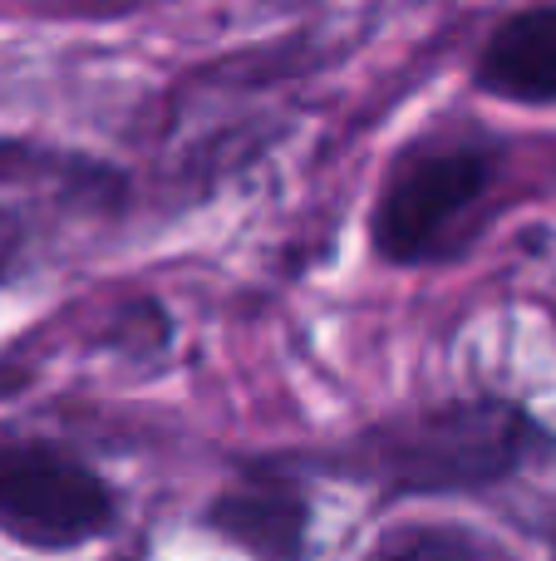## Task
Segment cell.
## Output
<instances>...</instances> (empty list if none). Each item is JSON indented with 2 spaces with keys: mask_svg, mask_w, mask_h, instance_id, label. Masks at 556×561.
Returning a JSON list of instances; mask_svg holds the SVG:
<instances>
[{
  "mask_svg": "<svg viewBox=\"0 0 556 561\" xmlns=\"http://www.w3.org/2000/svg\"><path fill=\"white\" fill-rule=\"evenodd\" d=\"M552 561H556V542H552Z\"/></svg>",
  "mask_w": 556,
  "mask_h": 561,
  "instance_id": "8",
  "label": "cell"
},
{
  "mask_svg": "<svg viewBox=\"0 0 556 561\" xmlns=\"http://www.w3.org/2000/svg\"><path fill=\"white\" fill-rule=\"evenodd\" d=\"M478 84L512 104L556 99V10H522L493 30L478 59Z\"/></svg>",
  "mask_w": 556,
  "mask_h": 561,
  "instance_id": "5",
  "label": "cell"
},
{
  "mask_svg": "<svg viewBox=\"0 0 556 561\" xmlns=\"http://www.w3.org/2000/svg\"><path fill=\"white\" fill-rule=\"evenodd\" d=\"M207 523L256 561H296L305 547L311 513H305V497L291 478L252 473L217 497Z\"/></svg>",
  "mask_w": 556,
  "mask_h": 561,
  "instance_id": "4",
  "label": "cell"
},
{
  "mask_svg": "<svg viewBox=\"0 0 556 561\" xmlns=\"http://www.w3.org/2000/svg\"><path fill=\"white\" fill-rule=\"evenodd\" d=\"M493 158L478 148H433L390 178L374 207V247L390 262H433L453 252L488 203Z\"/></svg>",
  "mask_w": 556,
  "mask_h": 561,
  "instance_id": "2",
  "label": "cell"
},
{
  "mask_svg": "<svg viewBox=\"0 0 556 561\" xmlns=\"http://www.w3.org/2000/svg\"><path fill=\"white\" fill-rule=\"evenodd\" d=\"M10 247H15V227H10V217H5V213H0V266H5Z\"/></svg>",
  "mask_w": 556,
  "mask_h": 561,
  "instance_id": "7",
  "label": "cell"
},
{
  "mask_svg": "<svg viewBox=\"0 0 556 561\" xmlns=\"http://www.w3.org/2000/svg\"><path fill=\"white\" fill-rule=\"evenodd\" d=\"M114 493L89 463L49 444L0 448V533L25 547L65 552L108 533Z\"/></svg>",
  "mask_w": 556,
  "mask_h": 561,
  "instance_id": "3",
  "label": "cell"
},
{
  "mask_svg": "<svg viewBox=\"0 0 556 561\" xmlns=\"http://www.w3.org/2000/svg\"><path fill=\"white\" fill-rule=\"evenodd\" d=\"M542 444H547L542 428L518 404L463 399L370 438V468L394 493H443V488L498 483Z\"/></svg>",
  "mask_w": 556,
  "mask_h": 561,
  "instance_id": "1",
  "label": "cell"
},
{
  "mask_svg": "<svg viewBox=\"0 0 556 561\" xmlns=\"http://www.w3.org/2000/svg\"><path fill=\"white\" fill-rule=\"evenodd\" d=\"M370 561H488V547L453 527H409L394 533Z\"/></svg>",
  "mask_w": 556,
  "mask_h": 561,
  "instance_id": "6",
  "label": "cell"
}]
</instances>
